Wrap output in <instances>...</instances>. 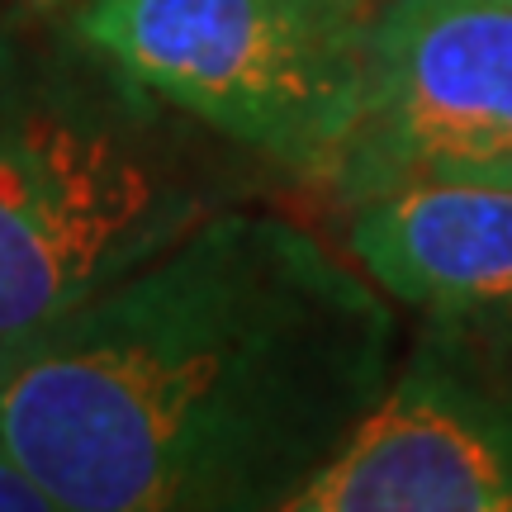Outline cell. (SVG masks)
Listing matches in <instances>:
<instances>
[{
  "mask_svg": "<svg viewBox=\"0 0 512 512\" xmlns=\"http://www.w3.org/2000/svg\"><path fill=\"white\" fill-rule=\"evenodd\" d=\"M403 356L389 294L313 228L223 204L0 356V437L62 512H290Z\"/></svg>",
  "mask_w": 512,
  "mask_h": 512,
  "instance_id": "obj_1",
  "label": "cell"
},
{
  "mask_svg": "<svg viewBox=\"0 0 512 512\" xmlns=\"http://www.w3.org/2000/svg\"><path fill=\"white\" fill-rule=\"evenodd\" d=\"M238 147L138 86L62 0L0 10V356L91 304L223 204Z\"/></svg>",
  "mask_w": 512,
  "mask_h": 512,
  "instance_id": "obj_2",
  "label": "cell"
},
{
  "mask_svg": "<svg viewBox=\"0 0 512 512\" xmlns=\"http://www.w3.org/2000/svg\"><path fill=\"white\" fill-rule=\"evenodd\" d=\"M100 53L171 110L299 181L347 138L380 0H62Z\"/></svg>",
  "mask_w": 512,
  "mask_h": 512,
  "instance_id": "obj_3",
  "label": "cell"
},
{
  "mask_svg": "<svg viewBox=\"0 0 512 512\" xmlns=\"http://www.w3.org/2000/svg\"><path fill=\"white\" fill-rule=\"evenodd\" d=\"M437 181H512V5L380 0L361 105L323 190L356 204Z\"/></svg>",
  "mask_w": 512,
  "mask_h": 512,
  "instance_id": "obj_4",
  "label": "cell"
},
{
  "mask_svg": "<svg viewBox=\"0 0 512 512\" xmlns=\"http://www.w3.org/2000/svg\"><path fill=\"white\" fill-rule=\"evenodd\" d=\"M290 512H512V356L422 323Z\"/></svg>",
  "mask_w": 512,
  "mask_h": 512,
  "instance_id": "obj_5",
  "label": "cell"
},
{
  "mask_svg": "<svg viewBox=\"0 0 512 512\" xmlns=\"http://www.w3.org/2000/svg\"><path fill=\"white\" fill-rule=\"evenodd\" d=\"M347 252L427 328L512 356V181L375 195L347 209Z\"/></svg>",
  "mask_w": 512,
  "mask_h": 512,
  "instance_id": "obj_6",
  "label": "cell"
},
{
  "mask_svg": "<svg viewBox=\"0 0 512 512\" xmlns=\"http://www.w3.org/2000/svg\"><path fill=\"white\" fill-rule=\"evenodd\" d=\"M0 512H62L53 489L34 475L10 437H0Z\"/></svg>",
  "mask_w": 512,
  "mask_h": 512,
  "instance_id": "obj_7",
  "label": "cell"
},
{
  "mask_svg": "<svg viewBox=\"0 0 512 512\" xmlns=\"http://www.w3.org/2000/svg\"><path fill=\"white\" fill-rule=\"evenodd\" d=\"M0 10H5V0H0Z\"/></svg>",
  "mask_w": 512,
  "mask_h": 512,
  "instance_id": "obj_8",
  "label": "cell"
},
{
  "mask_svg": "<svg viewBox=\"0 0 512 512\" xmlns=\"http://www.w3.org/2000/svg\"><path fill=\"white\" fill-rule=\"evenodd\" d=\"M508 5H512V0H508Z\"/></svg>",
  "mask_w": 512,
  "mask_h": 512,
  "instance_id": "obj_9",
  "label": "cell"
}]
</instances>
